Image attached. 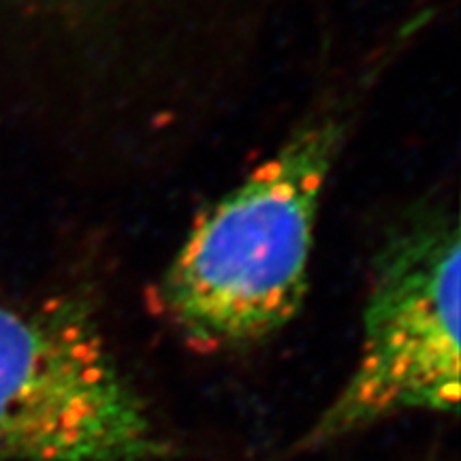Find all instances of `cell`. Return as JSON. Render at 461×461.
<instances>
[{"label":"cell","mask_w":461,"mask_h":461,"mask_svg":"<svg viewBox=\"0 0 461 461\" xmlns=\"http://www.w3.org/2000/svg\"><path fill=\"white\" fill-rule=\"evenodd\" d=\"M339 141L336 120L305 124L193 224L158 286L167 321L188 344L238 348L299 312Z\"/></svg>","instance_id":"6da1fadb"},{"label":"cell","mask_w":461,"mask_h":461,"mask_svg":"<svg viewBox=\"0 0 461 461\" xmlns=\"http://www.w3.org/2000/svg\"><path fill=\"white\" fill-rule=\"evenodd\" d=\"M167 453L86 308L0 303V461H165Z\"/></svg>","instance_id":"7a4b0ae2"},{"label":"cell","mask_w":461,"mask_h":461,"mask_svg":"<svg viewBox=\"0 0 461 461\" xmlns=\"http://www.w3.org/2000/svg\"><path fill=\"white\" fill-rule=\"evenodd\" d=\"M461 240L419 224L380 252L353 374L299 447H327L393 414L453 412L459 402Z\"/></svg>","instance_id":"3957f363"}]
</instances>
